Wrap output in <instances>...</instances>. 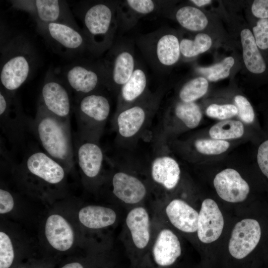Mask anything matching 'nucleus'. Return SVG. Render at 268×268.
<instances>
[{
	"label": "nucleus",
	"instance_id": "aec40b11",
	"mask_svg": "<svg viewBox=\"0 0 268 268\" xmlns=\"http://www.w3.org/2000/svg\"><path fill=\"white\" fill-rule=\"evenodd\" d=\"M111 184L114 195L127 204L137 203L146 195L144 184L137 177L124 172L115 173L112 177Z\"/></svg>",
	"mask_w": 268,
	"mask_h": 268
},
{
	"label": "nucleus",
	"instance_id": "bb28decb",
	"mask_svg": "<svg viewBox=\"0 0 268 268\" xmlns=\"http://www.w3.org/2000/svg\"><path fill=\"white\" fill-rule=\"evenodd\" d=\"M78 219L84 227L90 229H100L113 225L117 214L112 208L96 205H86L78 212Z\"/></svg>",
	"mask_w": 268,
	"mask_h": 268
},
{
	"label": "nucleus",
	"instance_id": "6e6552de",
	"mask_svg": "<svg viewBox=\"0 0 268 268\" xmlns=\"http://www.w3.org/2000/svg\"><path fill=\"white\" fill-rule=\"evenodd\" d=\"M31 120L27 118L15 93L0 87V125L2 133L14 146L23 142Z\"/></svg>",
	"mask_w": 268,
	"mask_h": 268
},
{
	"label": "nucleus",
	"instance_id": "9b49d317",
	"mask_svg": "<svg viewBox=\"0 0 268 268\" xmlns=\"http://www.w3.org/2000/svg\"><path fill=\"white\" fill-rule=\"evenodd\" d=\"M110 48L103 63L107 75V88L119 92L133 74L136 64L131 44L120 43Z\"/></svg>",
	"mask_w": 268,
	"mask_h": 268
},
{
	"label": "nucleus",
	"instance_id": "c756f323",
	"mask_svg": "<svg viewBox=\"0 0 268 268\" xmlns=\"http://www.w3.org/2000/svg\"><path fill=\"white\" fill-rule=\"evenodd\" d=\"M173 112L175 117L191 129L198 127L202 118L201 108L195 102H178L174 107Z\"/></svg>",
	"mask_w": 268,
	"mask_h": 268
},
{
	"label": "nucleus",
	"instance_id": "0eeeda50",
	"mask_svg": "<svg viewBox=\"0 0 268 268\" xmlns=\"http://www.w3.org/2000/svg\"><path fill=\"white\" fill-rule=\"evenodd\" d=\"M162 93L161 89L154 93H146L133 104L117 111L115 118L119 135L130 138L137 134L157 109Z\"/></svg>",
	"mask_w": 268,
	"mask_h": 268
},
{
	"label": "nucleus",
	"instance_id": "412c9836",
	"mask_svg": "<svg viewBox=\"0 0 268 268\" xmlns=\"http://www.w3.org/2000/svg\"><path fill=\"white\" fill-rule=\"evenodd\" d=\"M158 1L152 0H127L118 1L117 7L118 26L123 30L133 27L141 17L157 10Z\"/></svg>",
	"mask_w": 268,
	"mask_h": 268
},
{
	"label": "nucleus",
	"instance_id": "39448f33",
	"mask_svg": "<svg viewBox=\"0 0 268 268\" xmlns=\"http://www.w3.org/2000/svg\"><path fill=\"white\" fill-rule=\"evenodd\" d=\"M78 138L99 142L111 111L109 98L100 90L76 99Z\"/></svg>",
	"mask_w": 268,
	"mask_h": 268
},
{
	"label": "nucleus",
	"instance_id": "cd10ccee",
	"mask_svg": "<svg viewBox=\"0 0 268 268\" xmlns=\"http://www.w3.org/2000/svg\"><path fill=\"white\" fill-rule=\"evenodd\" d=\"M174 17L184 29L193 32H204L209 25L207 15L193 5H186L176 9Z\"/></svg>",
	"mask_w": 268,
	"mask_h": 268
},
{
	"label": "nucleus",
	"instance_id": "b1692460",
	"mask_svg": "<svg viewBox=\"0 0 268 268\" xmlns=\"http://www.w3.org/2000/svg\"><path fill=\"white\" fill-rule=\"evenodd\" d=\"M147 77L145 70L136 64L130 79L120 88L117 111L124 109L137 101L147 93Z\"/></svg>",
	"mask_w": 268,
	"mask_h": 268
},
{
	"label": "nucleus",
	"instance_id": "f8f14e48",
	"mask_svg": "<svg viewBox=\"0 0 268 268\" xmlns=\"http://www.w3.org/2000/svg\"><path fill=\"white\" fill-rule=\"evenodd\" d=\"M37 27L49 42L66 53L78 54L88 50L86 39L79 29L61 22L37 25Z\"/></svg>",
	"mask_w": 268,
	"mask_h": 268
},
{
	"label": "nucleus",
	"instance_id": "2eb2a0df",
	"mask_svg": "<svg viewBox=\"0 0 268 268\" xmlns=\"http://www.w3.org/2000/svg\"><path fill=\"white\" fill-rule=\"evenodd\" d=\"M74 153L75 161L85 182L97 179L102 172L104 159L99 142L75 136Z\"/></svg>",
	"mask_w": 268,
	"mask_h": 268
},
{
	"label": "nucleus",
	"instance_id": "f704fd0d",
	"mask_svg": "<svg viewBox=\"0 0 268 268\" xmlns=\"http://www.w3.org/2000/svg\"><path fill=\"white\" fill-rule=\"evenodd\" d=\"M14 241L7 232L0 231V268H10L15 258Z\"/></svg>",
	"mask_w": 268,
	"mask_h": 268
},
{
	"label": "nucleus",
	"instance_id": "a211bd4d",
	"mask_svg": "<svg viewBox=\"0 0 268 268\" xmlns=\"http://www.w3.org/2000/svg\"><path fill=\"white\" fill-rule=\"evenodd\" d=\"M44 234L49 245L54 249L65 252L70 249L75 241L73 226L64 215L54 213L47 218Z\"/></svg>",
	"mask_w": 268,
	"mask_h": 268
},
{
	"label": "nucleus",
	"instance_id": "4be33fe9",
	"mask_svg": "<svg viewBox=\"0 0 268 268\" xmlns=\"http://www.w3.org/2000/svg\"><path fill=\"white\" fill-rule=\"evenodd\" d=\"M182 249L177 235L171 230L163 229L158 233L152 248L153 259L158 266L168 267L180 257Z\"/></svg>",
	"mask_w": 268,
	"mask_h": 268
},
{
	"label": "nucleus",
	"instance_id": "37998d69",
	"mask_svg": "<svg viewBox=\"0 0 268 268\" xmlns=\"http://www.w3.org/2000/svg\"><path fill=\"white\" fill-rule=\"evenodd\" d=\"M61 268H84L83 265L78 262L67 263Z\"/></svg>",
	"mask_w": 268,
	"mask_h": 268
},
{
	"label": "nucleus",
	"instance_id": "c9c22d12",
	"mask_svg": "<svg viewBox=\"0 0 268 268\" xmlns=\"http://www.w3.org/2000/svg\"><path fill=\"white\" fill-rule=\"evenodd\" d=\"M196 149L200 153L205 155H218L225 152L230 144L226 140L214 138H201L194 143Z\"/></svg>",
	"mask_w": 268,
	"mask_h": 268
},
{
	"label": "nucleus",
	"instance_id": "f3484780",
	"mask_svg": "<svg viewBox=\"0 0 268 268\" xmlns=\"http://www.w3.org/2000/svg\"><path fill=\"white\" fill-rule=\"evenodd\" d=\"M224 223L216 202L210 199L203 200L199 213L197 230L199 240L206 244L215 241L222 233Z\"/></svg>",
	"mask_w": 268,
	"mask_h": 268
},
{
	"label": "nucleus",
	"instance_id": "f257e3e1",
	"mask_svg": "<svg viewBox=\"0 0 268 268\" xmlns=\"http://www.w3.org/2000/svg\"><path fill=\"white\" fill-rule=\"evenodd\" d=\"M12 170L25 191L43 197L62 193L68 174L61 164L40 150L28 153Z\"/></svg>",
	"mask_w": 268,
	"mask_h": 268
},
{
	"label": "nucleus",
	"instance_id": "f03ea898",
	"mask_svg": "<svg viewBox=\"0 0 268 268\" xmlns=\"http://www.w3.org/2000/svg\"><path fill=\"white\" fill-rule=\"evenodd\" d=\"M30 128L46 153L61 164L68 173L73 171L75 158L70 121L53 115L38 100Z\"/></svg>",
	"mask_w": 268,
	"mask_h": 268
},
{
	"label": "nucleus",
	"instance_id": "a19ab883",
	"mask_svg": "<svg viewBox=\"0 0 268 268\" xmlns=\"http://www.w3.org/2000/svg\"><path fill=\"white\" fill-rule=\"evenodd\" d=\"M257 162L261 171L268 179V140L260 145L257 153Z\"/></svg>",
	"mask_w": 268,
	"mask_h": 268
},
{
	"label": "nucleus",
	"instance_id": "c85d7f7f",
	"mask_svg": "<svg viewBox=\"0 0 268 268\" xmlns=\"http://www.w3.org/2000/svg\"><path fill=\"white\" fill-rule=\"evenodd\" d=\"M212 45L211 37L205 32L198 33L194 39H180L181 56L186 58H195L209 50Z\"/></svg>",
	"mask_w": 268,
	"mask_h": 268
},
{
	"label": "nucleus",
	"instance_id": "4468645a",
	"mask_svg": "<svg viewBox=\"0 0 268 268\" xmlns=\"http://www.w3.org/2000/svg\"><path fill=\"white\" fill-rule=\"evenodd\" d=\"M68 89L51 72L48 73L39 101L53 115L61 119L70 121L71 101Z\"/></svg>",
	"mask_w": 268,
	"mask_h": 268
},
{
	"label": "nucleus",
	"instance_id": "ddd939ff",
	"mask_svg": "<svg viewBox=\"0 0 268 268\" xmlns=\"http://www.w3.org/2000/svg\"><path fill=\"white\" fill-rule=\"evenodd\" d=\"M261 228L259 222L244 219L234 226L228 244V252L236 261L246 259L255 250L260 240Z\"/></svg>",
	"mask_w": 268,
	"mask_h": 268
},
{
	"label": "nucleus",
	"instance_id": "6ab92c4d",
	"mask_svg": "<svg viewBox=\"0 0 268 268\" xmlns=\"http://www.w3.org/2000/svg\"><path fill=\"white\" fill-rule=\"evenodd\" d=\"M213 185L219 197L230 202L244 201L250 192L247 182L239 172L232 168L217 173L214 178Z\"/></svg>",
	"mask_w": 268,
	"mask_h": 268
},
{
	"label": "nucleus",
	"instance_id": "ea45409f",
	"mask_svg": "<svg viewBox=\"0 0 268 268\" xmlns=\"http://www.w3.org/2000/svg\"><path fill=\"white\" fill-rule=\"evenodd\" d=\"M15 205L14 197L12 193L6 188L1 186L0 189V214L10 212Z\"/></svg>",
	"mask_w": 268,
	"mask_h": 268
},
{
	"label": "nucleus",
	"instance_id": "58836bf2",
	"mask_svg": "<svg viewBox=\"0 0 268 268\" xmlns=\"http://www.w3.org/2000/svg\"><path fill=\"white\" fill-rule=\"evenodd\" d=\"M251 18L268 19V0H254L249 6Z\"/></svg>",
	"mask_w": 268,
	"mask_h": 268
},
{
	"label": "nucleus",
	"instance_id": "7ed1b4c3",
	"mask_svg": "<svg viewBox=\"0 0 268 268\" xmlns=\"http://www.w3.org/2000/svg\"><path fill=\"white\" fill-rule=\"evenodd\" d=\"M0 87L15 92L30 77L37 55L28 38L17 35L8 39L1 48Z\"/></svg>",
	"mask_w": 268,
	"mask_h": 268
},
{
	"label": "nucleus",
	"instance_id": "79ce46f5",
	"mask_svg": "<svg viewBox=\"0 0 268 268\" xmlns=\"http://www.w3.org/2000/svg\"><path fill=\"white\" fill-rule=\"evenodd\" d=\"M189 1L198 8L208 5L212 2L211 0H191Z\"/></svg>",
	"mask_w": 268,
	"mask_h": 268
},
{
	"label": "nucleus",
	"instance_id": "423d86ee",
	"mask_svg": "<svg viewBox=\"0 0 268 268\" xmlns=\"http://www.w3.org/2000/svg\"><path fill=\"white\" fill-rule=\"evenodd\" d=\"M137 43L145 58L160 71L175 65L181 56L180 38L170 30L161 29L143 35Z\"/></svg>",
	"mask_w": 268,
	"mask_h": 268
},
{
	"label": "nucleus",
	"instance_id": "4c0bfd02",
	"mask_svg": "<svg viewBox=\"0 0 268 268\" xmlns=\"http://www.w3.org/2000/svg\"><path fill=\"white\" fill-rule=\"evenodd\" d=\"M234 101L240 119L247 124L252 123L255 120V112L248 100L243 95H237Z\"/></svg>",
	"mask_w": 268,
	"mask_h": 268
},
{
	"label": "nucleus",
	"instance_id": "5701e85b",
	"mask_svg": "<svg viewBox=\"0 0 268 268\" xmlns=\"http://www.w3.org/2000/svg\"><path fill=\"white\" fill-rule=\"evenodd\" d=\"M165 212L171 223L178 230L186 233L197 231L199 213L186 201L173 200L167 205Z\"/></svg>",
	"mask_w": 268,
	"mask_h": 268
},
{
	"label": "nucleus",
	"instance_id": "dca6fc26",
	"mask_svg": "<svg viewBox=\"0 0 268 268\" xmlns=\"http://www.w3.org/2000/svg\"><path fill=\"white\" fill-rule=\"evenodd\" d=\"M239 39L243 63L248 72L259 82L268 81V62L257 46L250 27L240 28Z\"/></svg>",
	"mask_w": 268,
	"mask_h": 268
},
{
	"label": "nucleus",
	"instance_id": "473e14b6",
	"mask_svg": "<svg viewBox=\"0 0 268 268\" xmlns=\"http://www.w3.org/2000/svg\"><path fill=\"white\" fill-rule=\"evenodd\" d=\"M235 64V58L233 56H227L212 66L199 67L196 70L208 81L215 82L227 78Z\"/></svg>",
	"mask_w": 268,
	"mask_h": 268
},
{
	"label": "nucleus",
	"instance_id": "9d476101",
	"mask_svg": "<svg viewBox=\"0 0 268 268\" xmlns=\"http://www.w3.org/2000/svg\"><path fill=\"white\" fill-rule=\"evenodd\" d=\"M12 6L29 13L37 25L53 22L66 23L79 29L67 1L59 0H10Z\"/></svg>",
	"mask_w": 268,
	"mask_h": 268
},
{
	"label": "nucleus",
	"instance_id": "1a4fd4ad",
	"mask_svg": "<svg viewBox=\"0 0 268 268\" xmlns=\"http://www.w3.org/2000/svg\"><path fill=\"white\" fill-rule=\"evenodd\" d=\"M69 89L75 94L76 99L107 87V75L104 64L78 62L70 65L64 73Z\"/></svg>",
	"mask_w": 268,
	"mask_h": 268
},
{
	"label": "nucleus",
	"instance_id": "a878e982",
	"mask_svg": "<svg viewBox=\"0 0 268 268\" xmlns=\"http://www.w3.org/2000/svg\"><path fill=\"white\" fill-rule=\"evenodd\" d=\"M126 222L135 246L139 249L145 248L150 237V220L145 208L141 206L133 208L128 214Z\"/></svg>",
	"mask_w": 268,
	"mask_h": 268
},
{
	"label": "nucleus",
	"instance_id": "7c9ffc66",
	"mask_svg": "<svg viewBox=\"0 0 268 268\" xmlns=\"http://www.w3.org/2000/svg\"><path fill=\"white\" fill-rule=\"evenodd\" d=\"M244 128L242 123L234 120H225L212 126L209 134L212 138L226 140L242 136Z\"/></svg>",
	"mask_w": 268,
	"mask_h": 268
},
{
	"label": "nucleus",
	"instance_id": "393cba45",
	"mask_svg": "<svg viewBox=\"0 0 268 268\" xmlns=\"http://www.w3.org/2000/svg\"><path fill=\"white\" fill-rule=\"evenodd\" d=\"M180 173L178 163L170 156H159L152 162L151 175L153 180L167 190H172L177 185Z\"/></svg>",
	"mask_w": 268,
	"mask_h": 268
},
{
	"label": "nucleus",
	"instance_id": "2f4dec72",
	"mask_svg": "<svg viewBox=\"0 0 268 268\" xmlns=\"http://www.w3.org/2000/svg\"><path fill=\"white\" fill-rule=\"evenodd\" d=\"M208 86L207 79L202 76L191 79L180 89L179 98L180 101L194 102L206 93Z\"/></svg>",
	"mask_w": 268,
	"mask_h": 268
},
{
	"label": "nucleus",
	"instance_id": "20e7f679",
	"mask_svg": "<svg viewBox=\"0 0 268 268\" xmlns=\"http://www.w3.org/2000/svg\"><path fill=\"white\" fill-rule=\"evenodd\" d=\"M118 1H98L88 6L82 13V30L88 50L98 55L113 45L118 29L117 7Z\"/></svg>",
	"mask_w": 268,
	"mask_h": 268
},
{
	"label": "nucleus",
	"instance_id": "c03bdc74",
	"mask_svg": "<svg viewBox=\"0 0 268 268\" xmlns=\"http://www.w3.org/2000/svg\"><path fill=\"white\" fill-rule=\"evenodd\" d=\"M27 268L22 267V268Z\"/></svg>",
	"mask_w": 268,
	"mask_h": 268
},
{
	"label": "nucleus",
	"instance_id": "72a5a7b5",
	"mask_svg": "<svg viewBox=\"0 0 268 268\" xmlns=\"http://www.w3.org/2000/svg\"><path fill=\"white\" fill-rule=\"evenodd\" d=\"M250 28L257 46L268 62V19L251 18Z\"/></svg>",
	"mask_w": 268,
	"mask_h": 268
},
{
	"label": "nucleus",
	"instance_id": "e433bc0d",
	"mask_svg": "<svg viewBox=\"0 0 268 268\" xmlns=\"http://www.w3.org/2000/svg\"><path fill=\"white\" fill-rule=\"evenodd\" d=\"M206 115L212 118L225 120L238 114L236 106L232 104L209 105L205 110Z\"/></svg>",
	"mask_w": 268,
	"mask_h": 268
}]
</instances>
